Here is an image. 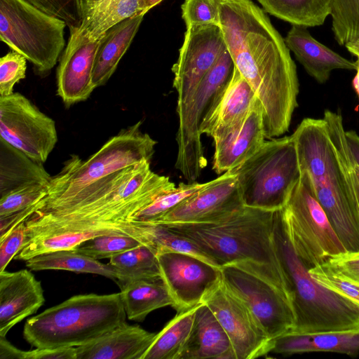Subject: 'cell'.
Returning a JSON list of instances; mask_svg holds the SVG:
<instances>
[{
	"instance_id": "obj_1",
	"label": "cell",
	"mask_w": 359,
	"mask_h": 359,
	"mask_svg": "<svg viewBox=\"0 0 359 359\" xmlns=\"http://www.w3.org/2000/svg\"><path fill=\"white\" fill-rule=\"evenodd\" d=\"M226 49L263 109L266 138L288 131L299 83L284 39L252 0H217Z\"/></svg>"
},
{
	"instance_id": "obj_2",
	"label": "cell",
	"mask_w": 359,
	"mask_h": 359,
	"mask_svg": "<svg viewBox=\"0 0 359 359\" xmlns=\"http://www.w3.org/2000/svg\"><path fill=\"white\" fill-rule=\"evenodd\" d=\"M301 173L347 252H359V182L339 114L304 118L292 134Z\"/></svg>"
},
{
	"instance_id": "obj_3",
	"label": "cell",
	"mask_w": 359,
	"mask_h": 359,
	"mask_svg": "<svg viewBox=\"0 0 359 359\" xmlns=\"http://www.w3.org/2000/svg\"><path fill=\"white\" fill-rule=\"evenodd\" d=\"M273 242L295 318L288 332L359 331V305L311 277L290 242L281 209L275 211Z\"/></svg>"
},
{
	"instance_id": "obj_4",
	"label": "cell",
	"mask_w": 359,
	"mask_h": 359,
	"mask_svg": "<svg viewBox=\"0 0 359 359\" xmlns=\"http://www.w3.org/2000/svg\"><path fill=\"white\" fill-rule=\"evenodd\" d=\"M275 211L244 206L214 222L163 226L196 245L219 268L252 260L271 266L285 282L273 242Z\"/></svg>"
},
{
	"instance_id": "obj_5",
	"label": "cell",
	"mask_w": 359,
	"mask_h": 359,
	"mask_svg": "<svg viewBox=\"0 0 359 359\" xmlns=\"http://www.w3.org/2000/svg\"><path fill=\"white\" fill-rule=\"evenodd\" d=\"M120 292L71 297L29 318L23 337L38 348L77 347L126 323Z\"/></svg>"
},
{
	"instance_id": "obj_6",
	"label": "cell",
	"mask_w": 359,
	"mask_h": 359,
	"mask_svg": "<svg viewBox=\"0 0 359 359\" xmlns=\"http://www.w3.org/2000/svg\"><path fill=\"white\" fill-rule=\"evenodd\" d=\"M142 123L140 121L121 130L86 161L72 155L61 171L52 177L47 186L48 194L36 203L35 211L58 205L117 171L151 162L157 142L142 131Z\"/></svg>"
},
{
	"instance_id": "obj_7",
	"label": "cell",
	"mask_w": 359,
	"mask_h": 359,
	"mask_svg": "<svg viewBox=\"0 0 359 359\" xmlns=\"http://www.w3.org/2000/svg\"><path fill=\"white\" fill-rule=\"evenodd\" d=\"M229 171L238 180L245 206L282 209L301 177L292 135L265 140L255 154Z\"/></svg>"
},
{
	"instance_id": "obj_8",
	"label": "cell",
	"mask_w": 359,
	"mask_h": 359,
	"mask_svg": "<svg viewBox=\"0 0 359 359\" xmlns=\"http://www.w3.org/2000/svg\"><path fill=\"white\" fill-rule=\"evenodd\" d=\"M66 22L26 0H0V39L46 75L65 46Z\"/></svg>"
},
{
	"instance_id": "obj_9",
	"label": "cell",
	"mask_w": 359,
	"mask_h": 359,
	"mask_svg": "<svg viewBox=\"0 0 359 359\" xmlns=\"http://www.w3.org/2000/svg\"><path fill=\"white\" fill-rule=\"evenodd\" d=\"M225 285L250 308L270 339L291 331L295 322L283 278L271 266L252 260L222 266Z\"/></svg>"
},
{
	"instance_id": "obj_10",
	"label": "cell",
	"mask_w": 359,
	"mask_h": 359,
	"mask_svg": "<svg viewBox=\"0 0 359 359\" xmlns=\"http://www.w3.org/2000/svg\"><path fill=\"white\" fill-rule=\"evenodd\" d=\"M281 211L290 242L309 270L347 252L304 174Z\"/></svg>"
},
{
	"instance_id": "obj_11",
	"label": "cell",
	"mask_w": 359,
	"mask_h": 359,
	"mask_svg": "<svg viewBox=\"0 0 359 359\" xmlns=\"http://www.w3.org/2000/svg\"><path fill=\"white\" fill-rule=\"evenodd\" d=\"M233 66L226 49L202 80L184 115L179 118L175 168L189 182H195L207 165L200 123L214 96L230 76Z\"/></svg>"
},
{
	"instance_id": "obj_12",
	"label": "cell",
	"mask_w": 359,
	"mask_h": 359,
	"mask_svg": "<svg viewBox=\"0 0 359 359\" xmlns=\"http://www.w3.org/2000/svg\"><path fill=\"white\" fill-rule=\"evenodd\" d=\"M0 135L41 163L47 161L57 142L55 121L19 93L0 97Z\"/></svg>"
},
{
	"instance_id": "obj_13",
	"label": "cell",
	"mask_w": 359,
	"mask_h": 359,
	"mask_svg": "<svg viewBox=\"0 0 359 359\" xmlns=\"http://www.w3.org/2000/svg\"><path fill=\"white\" fill-rule=\"evenodd\" d=\"M201 303L209 307L225 330L236 359H254L272 351L273 340L222 277L205 293Z\"/></svg>"
},
{
	"instance_id": "obj_14",
	"label": "cell",
	"mask_w": 359,
	"mask_h": 359,
	"mask_svg": "<svg viewBox=\"0 0 359 359\" xmlns=\"http://www.w3.org/2000/svg\"><path fill=\"white\" fill-rule=\"evenodd\" d=\"M226 49L218 25L187 27L178 58L172 67L179 118L184 115L202 80Z\"/></svg>"
},
{
	"instance_id": "obj_15",
	"label": "cell",
	"mask_w": 359,
	"mask_h": 359,
	"mask_svg": "<svg viewBox=\"0 0 359 359\" xmlns=\"http://www.w3.org/2000/svg\"><path fill=\"white\" fill-rule=\"evenodd\" d=\"M245 206L236 176L227 171L204 185L151 224L214 222Z\"/></svg>"
},
{
	"instance_id": "obj_16",
	"label": "cell",
	"mask_w": 359,
	"mask_h": 359,
	"mask_svg": "<svg viewBox=\"0 0 359 359\" xmlns=\"http://www.w3.org/2000/svg\"><path fill=\"white\" fill-rule=\"evenodd\" d=\"M157 258L161 276L177 311L201 303L205 293L221 278L220 268L191 255L166 252Z\"/></svg>"
},
{
	"instance_id": "obj_17",
	"label": "cell",
	"mask_w": 359,
	"mask_h": 359,
	"mask_svg": "<svg viewBox=\"0 0 359 359\" xmlns=\"http://www.w3.org/2000/svg\"><path fill=\"white\" fill-rule=\"evenodd\" d=\"M69 29L67 45L57 69V93L67 107L87 100L95 89L92 78L101 39H91L80 27Z\"/></svg>"
},
{
	"instance_id": "obj_18",
	"label": "cell",
	"mask_w": 359,
	"mask_h": 359,
	"mask_svg": "<svg viewBox=\"0 0 359 359\" xmlns=\"http://www.w3.org/2000/svg\"><path fill=\"white\" fill-rule=\"evenodd\" d=\"M257 97L233 66L232 72L212 100L200 123V132L219 141L243 123Z\"/></svg>"
},
{
	"instance_id": "obj_19",
	"label": "cell",
	"mask_w": 359,
	"mask_h": 359,
	"mask_svg": "<svg viewBox=\"0 0 359 359\" xmlns=\"http://www.w3.org/2000/svg\"><path fill=\"white\" fill-rule=\"evenodd\" d=\"M41 283L27 269L0 272V337L44 304Z\"/></svg>"
},
{
	"instance_id": "obj_20",
	"label": "cell",
	"mask_w": 359,
	"mask_h": 359,
	"mask_svg": "<svg viewBox=\"0 0 359 359\" xmlns=\"http://www.w3.org/2000/svg\"><path fill=\"white\" fill-rule=\"evenodd\" d=\"M265 138L263 109L257 98L242 125L214 142L213 170L222 174L238 166L259 149Z\"/></svg>"
},
{
	"instance_id": "obj_21",
	"label": "cell",
	"mask_w": 359,
	"mask_h": 359,
	"mask_svg": "<svg viewBox=\"0 0 359 359\" xmlns=\"http://www.w3.org/2000/svg\"><path fill=\"white\" fill-rule=\"evenodd\" d=\"M284 40L307 74L319 83H325L333 70L357 68L356 61L347 60L318 41L306 27L292 25Z\"/></svg>"
},
{
	"instance_id": "obj_22",
	"label": "cell",
	"mask_w": 359,
	"mask_h": 359,
	"mask_svg": "<svg viewBox=\"0 0 359 359\" xmlns=\"http://www.w3.org/2000/svg\"><path fill=\"white\" fill-rule=\"evenodd\" d=\"M156 333L125 323L76 348V359H142Z\"/></svg>"
},
{
	"instance_id": "obj_23",
	"label": "cell",
	"mask_w": 359,
	"mask_h": 359,
	"mask_svg": "<svg viewBox=\"0 0 359 359\" xmlns=\"http://www.w3.org/2000/svg\"><path fill=\"white\" fill-rule=\"evenodd\" d=\"M236 359L230 339L209 307L201 303L180 359Z\"/></svg>"
},
{
	"instance_id": "obj_24",
	"label": "cell",
	"mask_w": 359,
	"mask_h": 359,
	"mask_svg": "<svg viewBox=\"0 0 359 359\" xmlns=\"http://www.w3.org/2000/svg\"><path fill=\"white\" fill-rule=\"evenodd\" d=\"M144 15L128 18L109 29L101 37L93 72L95 88L104 85L116 69L137 32Z\"/></svg>"
},
{
	"instance_id": "obj_25",
	"label": "cell",
	"mask_w": 359,
	"mask_h": 359,
	"mask_svg": "<svg viewBox=\"0 0 359 359\" xmlns=\"http://www.w3.org/2000/svg\"><path fill=\"white\" fill-rule=\"evenodd\" d=\"M273 341L272 352L282 354L327 351L353 356L359 352V331L310 334L287 332Z\"/></svg>"
},
{
	"instance_id": "obj_26",
	"label": "cell",
	"mask_w": 359,
	"mask_h": 359,
	"mask_svg": "<svg viewBox=\"0 0 359 359\" xmlns=\"http://www.w3.org/2000/svg\"><path fill=\"white\" fill-rule=\"evenodd\" d=\"M51 179L43 163L0 138V196L27 184L48 185Z\"/></svg>"
},
{
	"instance_id": "obj_27",
	"label": "cell",
	"mask_w": 359,
	"mask_h": 359,
	"mask_svg": "<svg viewBox=\"0 0 359 359\" xmlns=\"http://www.w3.org/2000/svg\"><path fill=\"white\" fill-rule=\"evenodd\" d=\"M120 290L126 316L131 320L142 321L154 310L174 306L161 276L133 280L120 287Z\"/></svg>"
},
{
	"instance_id": "obj_28",
	"label": "cell",
	"mask_w": 359,
	"mask_h": 359,
	"mask_svg": "<svg viewBox=\"0 0 359 359\" xmlns=\"http://www.w3.org/2000/svg\"><path fill=\"white\" fill-rule=\"evenodd\" d=\"M144 11L140 0H102L84 8L81 29L91 39L97 40L114 25Z\"/></svg>"
},
{
	"instance_id": "obj_29",
	"label": "cell",
	"mask_w": 359,
	"mask_h": 359,
	"mask_svg": "<svg viewBox=\"0 0 359 359\" xmlns=\"http://www.w3.org/2000/svg\"><path fill=\"white\" fill-rule=\"evenodd\" d=\"M25 264L34 271L64 270L97 274L116 280V273L109 264H103L74 249L41 253L26 260Z\"/></svg>"
},
{
	"instance_id": "obj_30",
	"label": "cell",
	"mask_w": 359,
	"mask_h": 359,
	"mask_svg": "<svg viewBox=\"0 0 359 359\" xmlns=\"http://www.w3.org/2000/svg\"><path fill=\"white\" fill-rule=\"evenodd\" d=\"M200 304L177 311V314L156 333L154 341L142 359H180Z\"/></svg>"
},
{
	"instance_id": "obj_31",
	"label": "cell",
	"mask_w": 359,
	"mask_h": 359,
	"mask_svg": "<svg viewBox=\"0 0 359 359\" xmlns=\"http://www.w3.org/2000/svg\"><path fill=\"white\" fill-rule=\"evenodd\" d=\"M271 15L304 27L322 25L330 15V0H258Z\"/></svg>"
},
{
	"instance_id": "obj_32",
	"label": "cell",
	"mask_w": 359,
	"mask_h": 359,
	"mask_svg": "<svg viewBox=\"0 0 359 359\" xmlns=\"http://www.w3.org/2000/svg\"><path fill=\"white\" fill-rule=\"evenodd\" d=\"M109 264L116 273L119 287L133 280L161 276L156 253L144 244L111 257Z\"/></svg>"
},
{
	"instance_id": "obj_33",
	"label": "cell",
	"mask_w": 359,
	"mask_h": 359,
	"mask_svg": "<svg viewBox=\"0 0 359 359\" xmlns=\"http://www.w3.org/2000/svg\"><path fill=\"white\" fill-rule=\"evenodd\" d=\"M332 30L340 46L359 39V0H330Z\"/></svg>"
},
{
	"instance_id": "obj_34",
	"label": "cell",
	"mask_w": 359,
	"mask_h": 359,
	"mask_svg": "<svg viewBox=\"0 0 359 359\" xmlns=\"http://www.w3.org/2000/svg\"><path fill=\"white\" fill-rule=\"evenodd\" d=\"M204 184L197 182L189 184L180 183L174 189L161 194L151 203L139 211L134 217L133 221L150 224L155 222L201 189Z\"/></svg>"
},
{
	"instance_id": "obj_35",
	"label": "cell",
	"mask_w": 359,
	"mask_h": 359,
	"mask_svg": "<svg viewBox=\"0 0 359 359\" xmlns=\"http://www.w3.org/2000/svg\"><path fill=\"white\" fill-rule=\"evenodd\" d=\"M142 243L136 238L122 234H104L88 239L74 248L95 259L111 257L136 248Z\"/></svg>"
},
{
	"instance_id": "obj_36",
	"label": "cell",
	"mask_w": 359,
	"mask_h": 359,
	"mask_svg": "<svg viewBox=\"0 0 359 359\" xmlns=\"http://www.w3.org/2000/svg\"><path fill=\"white\" fill-rule=\"evenodd\" d=\"M47 186L38 183L27 184L0 196V218L38 203L48 194Z\"/></svg>"
},
{
	"instance_id": "obj_37",
	"label": "cell",
	"mask_w": 359,
	"mask_h": 359,
	"mask_svg": "<svg viewBox=\"0 0 359 359\" xmlns=\"http://www.w3.org/2000/svg\"><path fill=\"white\" fill-rule=\"evenodd\" d=\"M319 284L359 305V284L330 268L326 264L309 270Z\"/></svg>"
},
{
	"instance_id": "obj_38",
	"label": "cell",
	"mask_w": 359,
	"mask_h": 359,
	"mask_svg": "<svg viewBox=\"0 0 359 359\" xmlns=\"http://www.w3.org/2000/svg\"><path fill=\"white\" fill-rule=\"evenodd\" d=\"M44 13L64 20L67 27H79L84 10L83 0H26Z\"/></svg>"
},
{
	"instance_id": "obj_39",
	"label": "cell",
	"mask_w": 359,
	"mask_h": 359,
	"mask_svg": "<svg viewBox=\"0 0 359 359\" xmlns=\"http://www.w3.org/2000/svg\"><path fill=\"white\" fill-rule=\"evenodd\" d=\"M1 359H76V348H36L32 351H22L13 346L6 337H0Z\"/></svg>"
},
{
	"instance_id": "obj_40",
	"label": "cell",
	"mask_w": 359,
	"mask_h": 359,
	"mask_svg": "<svg viewBox=\"0 0 359 359\" xmlns=\"http://www.w3.org/2000/svg\"><path fill=\"white\" fill-rule=\"evenodd\" d=\"M27 59L11 50L0 59V97L13 93L15 83L25 79Z\"/></svg>"
},
{
	"instance_id": "obj_41",
	"label": "cell",
	"mask_w": 359,
	"mask_h": 359,
	"mask_svg": "<svg viewBox=\"0 0 359 359\" xmlns=\"http://www.w3.org/2000/svg\"><path fill=\"white\" fill-rule=\"evenodd\" d=\"M181 8L186 27L219 23L217 0H184Z\"/></svg>"
},
{
	"instance_id": "obj_42",
	"label": "cell",
	"mask_w": 359,
	"mask_h": 359,
	"mask_svg": "<svg viewBox=\"0 0 359 359\" xmlns=\"http://www.w3.org/2000/svg\"><path fill=\"white\" fill-rule=\"evenodd\" d=\"M27 238L25 221L20 223L0 238V272L6 270L8 264L22 248Z\"/></svg>"
},
{
	"instance_id": "obj_43",
	"label": "cell",
	"mask_w": 359,
	"mask_h": 359,
	"mask_svg": "<svg viewBox=\"0 0 359 359\" xmlns=\"http://www.w3.org/2000/svg\"><path fill=\"white\" fill-rule=\"evenodd\" d=\"M325 264L335 272L359 284V252H346L335 255Z\"/></svg>"
},
{
	"instance_id": "obj_44",
	"label": "cell",
	"mask_w": 359,
	"mask_h": 359,
	"mask_svg": "<svg viewBox=\"0 0 359 359\" xmlns=\"http://www.w3.org/2000/svg\"><path fill=\"white\" fill-rule=\"evenodd\" d=\"M346 139L355 170L359 172V135L354 130H348Z\"/></svg>"
},
{
	"instance_id": "obj_45",
	"label": "cell",
	"mask_w": 359,
	"mask_h": 359,
	"mask_svg": "<svg viewBox=\"0 0 359 359\" xmlns=\"http://www.w3.org/2000/svg\"><path fill=\"white\" fill-rule=\"evenodd\" d=\"M344 46L350 53L359 57V39L347 43Z\"/></svg>"
},
{
	"instance_id": "obj_46",
	"label": "cell",
	"mask_w": 359,
	"mask_h": 359,
	"mask_svg": "<svg viewBox=\"0 0 359 359\" xmlns=\"http://www.w3.org/2000/svg\"><path fill=\"white\" fill-rule=\"evenodd\" d=\"M163 0H140L146 13L153 7L158 5Z\"/></svg>"
},
{
	"instance_id": "obj_47",
	"label": "cell",
	"mask_w": 359,
	"mask_h": 359,
	"mask_svg": "<svg viewBox=\"0 0 359 359\" xmlns=\"http://www.w3.org/2000/svg\"><path fill=\"white\" fill-rule=\"evenodd\" d=\"M356 63H357V68L355 69L356 74L353 80V88L358 94L359 97V57H357Z\"/></svg>"
},
{
	"instance_id": "obj_48",
	"label": "cell",
	"mask_w": 359,
	"mask_h": 359,
	"mask_svg": "<svg viewBox=\"0 0 359 359\" xmlns=\"http://www.w3.org/2000/svg\"><path fill=\"white\" fill-rule=\"evenodd\" d=\"M102 0H83L84 8L92 6Z\"/></svg>"
},
{
	"instance_id": "obj_49",
	"label": "cell",
	"mask_w": 359,
	"mask_h": 359,
	"mask_svg": "<svg viewBox=\"0 0 359 359\" xmlns=\"http://www.w3.org/2000/svg\"><path fill=\"white\" fill-rule=\"evenodd\" d=\"M355 172H356L357 177H358V182H359V172H358L356 170H355Z\"/></svg>"
}]
</instances>
